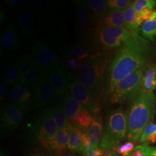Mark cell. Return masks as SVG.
<instances>
[{"label":"cell","mask_w":156,"mask_h":156,"mask_svg":"<svg viewBox=\"0 0 156 156\" xmlns=\"http://www.w3.org/2000/svg\"><path fill=\"white\" fill-rule=\"evenodd\" d=\"M151 50L149 41L138 33L119 48L109 66L106 82L108 95L124 78L146 65Z\"/></svg>","instance_id":"1"},{"label":"cell","mask_w":156,"mask_h":156,"mask_svg":"<svg viewBox=\"0 0 156 156\" xmlns=\"http://www.w3.org/2000/svg\"><path fill=\"white\" fill-rule=\"evenodd\" d=\"M129 102L127 140L137 143L147 126L154 121L156 96L153 92L146 93L141 89Z\"/></svg>","instance_id":"2"},{"label":"cell","mask_w":156,"mask_h":156,"mask_svg":"<svg viewBox=\"0 0 156 156\" xmlns=\"http://www.w3.org/2000/svg\"><path fill=\"white\" fill-rule=\"evenodd\" d=\"M109 66V57L104 51L84 59L76 72L77 77L99 101Z\"/></svg>","instance_id":"3"},{"label":"cell","mask_w":156,"mask_h":156,"mask_svg":"<svg viewBox=\"0 0 156 156\" xmlns=\"http://www.w3.org/2000/svg\"><path fill=\"white\" fill-rule=\"evenodd\" d=\"M128 120L127 112L122 108L110 112L106 118L105 132L100 147L105 150H113L124 140H127Z\"/></svg>","instance_id":"4"},{"label":"cell","mask_w":156,"mask_h":156,"mask_svg":"<svg viewBox=\"0 0 156 156\" xmlns=\"http://www.w3.org/2000/svg\"><path fill=\"white\" fill-rule=\"evenodd\" d=\"M58 128L51 108L41 109L30 123L31 140L40 147L51 151Z\"/></svg>","instance_id":"5"},{"label":"cell","mask_w":156,"mask_h":156,"mask_svg":"<svg viewBox=\"0 0 156 156\" xmlns=\"http://www.w3.org/2000/svg\"><path fill=\"white\" fill-rule=\"evenodd\" d=\"M145 66H142L119 82L109 94L112 104H122L129 101L142 89V79Z\"/></svg>","instance_id":"6"},{"label":"cell","mask_w":156,"mask_h":156,"mask_svg":"<svg viewBox=\"0 0 156 156\" xmlns=\"http://www.w3.org/2000/svg\"><path fill=\"white\" fill-rule=\"evenodd\" d=\"M125 27H98L96 33V42L105 50L120 48L136 34Z\"/></svg>","instance_id":"7"},{"label":"cell","mask_w":156,"mask_h":156,"mask_svg":"<svg viewBox=\"0 0 156 156\" xmlns=\"http://www.w3.org/2000/svg\"><path fill=\"white\" fill-rule=\"evenodd\" d=\"M68 92L71 96L82 105L86 107L93 116L100 114L98 101L90 93L74 74L69 73L67 75Z\"/></svg>","instance_id":"8"},{"label":"cell","mask_w":156,"mask_h":156,"mask_svg":"<svg viewBox=\"0 0 156 156\" xmlns=\"http://www.w3.org/2000/svg\"><path fill=\"white\" fill-rule=\"evenodd\" d=\"M35 108H43L54 104L57 98L49 76H39L32 84Z\"/></svg>","instance_id":"9"},{"label":"cell","mask_w":156,"mask_h":156,"mask_svg":"<svg viewBox=\"0 0 156 156\" xmlns=\"http://www.w3.org/2000/svg\"><path fill=\"white\" fill-rule=\"evenodd\" d=\"M31 55L40 73L50 71L58 65V56L50 47L41 41H38L34 45Z\"/></svg>","instance_id":"10"},{"label":"cell","mask_w":156,"mask_h":156,"mask_svg":"<svg viewBox=\"0 0 156 156\" xmlns=\"http://www.w3.org/2000/svg\"><path fill=\"white\" fill-rule=\"evenodd\" d=\"M26 112L12 104L4 105L1 112V133L3 135L11 133L22 123Z\"/></svg>","instance_id":"11"},{"label":"cell","mask_w":156,"mask_h":156,"mask_svg":"<svg viewBox=\"0 0 156 156\" xmlns=\"http://www.w3.org/2000/svg\"><path fill=\"white\" fill-rule=\"evenodd\" d=\"M10 103L26 112L35 106L33 91L29 85L17 82L12 87L9 94Z\"/></svg>","instance_id":"12"},{"label":"cell","mask_w":156,"mask_h":156,"mask_svg":"<svg viewBox=\"0 0 156 156\" xmlns=\"http://www.w3.org/2000/svg\"><path fill=\"white\" fill-rule=\"evenodd\" d=\"M75 13L76 24L80 31L86 32L93 27L96 19L86 1H77Z\"/></svg>","instance_id":"13"},{"label":"cell","mask_w":156,"mask_h":156,"mask_svg":"<svg viewBox=\"0 0 156 156\" xmlns=\"http://www.w3.org/2000/svg\"><path fill=\"white\" fill-rule=\"evenodd\" d=\"M98 45L95 40L89 38L82 39L76 44L73 45L68 50L67 54L73 57L83 60L86 58L101 52L100 50L98 49Z\"/></svg>","instance_id":"14"},{"label":"cell","mask_w":156,"mask_h":156,"mask_svg":"<svg viewBox=\"0 0 156 156\" xmlns=\"http://www.w3.org/2000/svg\"><path fill=\"white\" fill-rule=\"evenodd\" d=\"M49 77L55 90L57 98L62 100L69 93L67 75L64 69L59 65L56 66L49 71Z\"/></svg>","instance_id":"15"},{"label":"cell","mask_w":156,"mask_h":156,"mask_svg":"<svg viewBox=\"0 0 156 156\" xmlns=\"http://www.w3.org/2000/svg\"><path fill=\"white\" fill-rule=\"evenodd\" d=\"M1 44L2 49L8 51H17L20 50L22 44L19 34L15 26L10 24L4 30L1 36Z\"/></svg>","instance_id":"16"},{"label":"cell","mask_w":156,"mask_h":156,"mask_svg":"<svg viewBox=\"0 0 156 156\" xmlns=\"http://www.w3.org/2000/svg\"><path fill=\"white\" fill-rule=\"evenodd\" d=\"M18 22L23 35L27 40H31L35 36V31L30 9L25 7L19 12Z\"/></svg>","instance_id":"17"},{"label":"cell","mask_w":156,"mask_h":156,"mask_svg":"<svg viewBox=\"0 0 156 156\" xmlns=\"http://www.w3.org/2000/svg\"><path fill=\"white\" fill-rule=\"evenodd\" d=\"M67 131L69 136L68 149L73 153L82 154L84 149L83 131L70 123L68 125Z\"/></svg>","instance_id":"18"},{"label":"cell","mask_w":156,"mask_h":156,"mask_svg":"<svg viewBox=\"0 0 156 156\" xmlns=\"http://www.w3.org/2000/svg\"><path fill=\"white\" fill-rule=\"evenodd\" d=\"M103 125L100 115L93 116L92 122L87 131V135L92 147L94 149L100 148L102 137Z\"/></svg>","instance_id":"19"},{"label":"cell","mask_w":156,"mask_h":156,"mask_svg":"<svg viewBox=\"0 0 156 156\" xmlns=\"http://www.w3.org/2000/svg\"><path fill=\"white\" fill-rule=\"evenodd\" d=\"M99 27H125L124 11H108L106 15L98 22Z\"/></svg>","instance_id":"20"},{"label":"cell","mask_w":156,"mask_h":156,"mask_svg":"<svg viewBox=\"0 0 156 156\" xmlns=\"http://www.w3.org/2000/svg\"><path fill=\"white\" fill-rule=\"evenodd\" d=\"M156 89V64L151 63L145 66L142 79V90L148 93Z\"/></svg>","instance_id":"21"},{"label":"cell","mask_w":156,"mask_h":156,"mask_svg":"<svg viewBox=\"0 0 156 156\" xmlns=\"http://www.w3.org/2000/svg\"><path fill=\"white\" fill-rule=\"evenodd\" d=\"M62 100V105L66 116L69 122L71 123L74 117L86 107L76 100L69 93L66 95Z\"/></svg>","instance_id":"22"},{"label":"cell","mask_w":156,"mask_h":156,"mask_svg":"<svg viewBox=\"0 0 156 156\" xmlns=\"http://www.w3.org/2000/svg\"><path fill=\"white\" fill-rule=\"evenodd\" d=\"M125 19V28L130 31L138 33L140 25L143 22L138 14L135 11L133 5L124 11Z\"/></svg>","instance_id":"23"},{"label":"cell","mask_w":156,"mask_h":156,"mask_svg":"<svg viewBox=\"0 0 156 156\" xmlns=\"http://www.w3.org/2000/svg\"><path fill=\"white\" fill-rule=\"evenodd\" d=\"M68 140L67 128L58 129L51 151L58 154H62L68 149Z\"/></svg>","instance_id":"24"},{"label":"cell","mask_w":156,"mask_h":156,"mask_svg":"<svg viewBox=\"0 0 156 156\" xmlns=\"http://www.w3.org/2000/svg\"><path fill=\"white\" fill-rule=\"evenodd\" d=\"M93 119V116L86 108H84L74 117L72 122L70 123L87 133Z\"/></svg>","instance_id":"25"},{"label":"cell","mask_w":156,"mask_h":156,"mask_svg":"<svg viewBox=\"0 0 156 156\" xmlns=\"http://www.w3.org/2000/svg\"><path fill=\"white\" fill-rule=\"evenodd\" d=\"M3 76L7 84L12 87L20 81V71L17 62H12L7 66Z\"/></svg>","instance_id":"26"},{"label":"cell","mask_w":156,"mask_h":156,"mask_svg":"<svg viewBox=\"0 0 156 156\" xmlns=\"http://www.w3.org/2000/svg\"><path fill=\"white\" fill-rule=\"evenodd\" d=\"M86 2L93 12L98 22L109 11L107 6V2L105 0H87Z\"/></svg>","instance_id":"27"},{"label":"cell","mask_w":156,"mask_h":156,"mask_svg":"<svg viewBox=\"0 0 156 156\" xmlns=\"http://www.w3.org/2000/svg\"><path fill=\"white\" fill-rule=\"evenodd\" d=\"M51 109L58 129H67L69 122L66 116L63 105L58 104L51 108Z\"/></svg>","instance_id":"28"},{"label":"cell","mask_w":156,"mask_h":156,"mask_svg":"<svg viewBox=\"0 0 156 156\" xmlns=\"http://www.w3.org/2000/svg\"><path fill=\"white\" fill-rule=\"evenodd\" d=\"M140 144L143 145H150L156 143V123H149L146 127L140 138Z\"/></svg>","instance_id":"29"},{"label":"cell","mask_w":156,"mask_h":156,"mask_svg":"<svg viewBox=\"0 0 156 156\" xmlns=\"http://www.w3.org/2000/svg\"><path fill=\"white\" fill-rule=\"evenodd\" d=\"M17 62L19 68L20 79L27 73L35 64L32 55L28 53H24L20 56Z\"/></svg>","instance_id":"30"},{"label":"cell","mask_w":156,"mask_h":156,"mask_svg":"<svg viewBox=\"0 0 156 156\" xmlns=\"http://www.w3.org/2000/svg\"><path fill=\"white\" fill-rule=\"evenodd\" d=\"M141 29L144 38L154 41L156 38V19L146 21L143 23Z\"/></svg>","instance_id":"31"},{"label":"cell","mask_w":156,"mask_h":156,"mask_svg":"<svg viewBox=\"0 0 156 156\" xmlns=\"http://www.w3.org/2000/svg\"><path fill=\"white\" fill-rule=\"evenodd\" d=\"M127 156H156V146L137 145Z\"/></svg>","instance_id":"32"},{"label":"cell","mask_w":156,"mask_h":156,"mask_svg":"<svg viewBox=\"0 0 156 156\" xmlns=\"http://www.w3.org/2000/svg\"><path fill=\"white\" fill-rule=\"evenodd\" d=\"M107 6L109 11L117 10L124 11L133 4L134 1L131 0H108Z\"/></svg>","instance_id":"33"},{"label":"cell","mask_w":156,"mask_h":156,"mask_svg":"<svg viewBox=\"0 0 156 156\" xmlns=\"http://www.w3.org/2000/svg\"><path fill=\"white\" fill-rule=\"evenodd\" d=\"M156 6L155 0H136L134 1L133 6L137 13H140L144 8L154 10Z\"/></svg>","instance_id":"34"},{"label":"cell","mask_w":156,"mask_h":156,"mask_svg":"<svg viewBox=\"0 0 156 156\" xmlns=\"http://www.w3.org/2000/svg\"><path fill=\"white\" fill-rule=\"evenodd\" d=\"M39 71L38 68L34 64L32 67L27 73L20 79V82L22 83L29 85L30 84H33L37 79L38 75H39Z\"/></svg>","instance_id":"35"},{"label":"cell","mask_w":156,"mask_h":156,"mask_svg":"<svg viewBox=\"0 0 156 156\" xmlns=\"http://www.w3.org/2000/svg\"><path fill=\"white\" fill-rule=\"evenodd\" d=\"M82 60L76 57H67L64 59L63 64L64 67L69 71L76 72L82 63Z\"/></svg>","instance_id":"36"},{"label":"cell","mask_w":156,"mask_h":156,"mask_svg":"<svg viewBox=\"0 0 156 156\" xmlns=\"http://www.w3.org/2000/svg\"><path fill=\"white\" fill-rule=\"evenodd\" d=\"M135 144L133 142L127 141L125 143L118 145L113 151H115L120 156H127L136 147Z\"/></svg>","instance_id":"37"},{"label":"cell","mask_w":156,"mask_h":156,"mask_svg":"<svg viewBox=\"0 0 156 156\" xmlns=\"http://www.w3.org/2000/svg\"><path fill=\"white\" fill-rule=\"evenodd\" d=\"M102 149L101 148L94 149L92 147L91 144L84 146V149L82 156H101Z\"/></svg>","instance_id":"38"},{"label":"cell","mask_w":156,"mask_h":156,"mask_svg":"<svg viewBox=\"0 0 156 156\" xmlns=\"http://www.w3.org/2000/svg\"><path fill=\"white\" fill-rule=\"evenodd\" d=\"M3 2L6 5L11 8H16L27 4V1L24 0H4Z\"/></svg>","instance_id":"39"},{"label":"cell","mask_w":156,"mask_h":156,"mask_svg":"<svg viewBox=\"0 0 156 156\" xmlns=\"http://www.w3.org/2000/svg\"><path fill=\"white\" fill-rule=\"evenodd\" d=\"M6 87L7 83H6L5 80L4 76H1L0 79V100H3L5 97L6 93Z\"/></svg>","instance_id":"40"},{"label":"cell","mask_w":156,"mask_h":156,"mask_svg":"<svg viewBox=\"0 0 156 156\" xmlns=\"http://www.w3.org/2000/svg\"><path fill=\"white\" fill-rule=\"evenodd\" d=\"M102 149L101 156H119L115 151L112 150H105Z\"/></svg>","instance_id":"41"},{"label":"cell","mask_w":156,"mask_h":156,"mask_svg":"<svg viewBox=\"0 0 156 156\" xmlns=\"http://www.w3.org/2000/svg\"><path fill=\"white\" fill-rule=\"evenodd\" d=\"M6 16H7V15H6L5 10L4 8H1V10H0V23H1V25H2V23H3L5 21Z\"/></svg>","instance_id":"42"},{"label":"cell","mask_w":156,"mask_h":156,"mask_svg":"<svg viewBox=\"0 0 156 156\" xmlns=\"http://www.w3.org/2000/svg\"><path fill=\"white\" fill-rule=\"evenodd\" d=\"M28 156H49L47 154H41V153H37V154H31Z\"/></svg>","instance_id":"43"},{"label":"cell","mask_w":156,"mask_h":156,"mask_svg":"<svg viewBox=\"0 0 156 156\" xmlns=\"http://www.w3.org/2000/svg\"><path fill=\"white\" fill-rule=\"evenodd\" d=\"M0 156H7L5 154V153L4 152V151H2V149H1L0 151Z\"/></svg>","instance_id":"44"},{"label":"cell","mask_w":156,"mask_h":156,"mask_svg":"<svg viewBox=\"0 0 156 156\" xmlns=\"http://www.w3.org/2000/svg\"><path fill=\"white\" fill-rule=\"evenodd\" d=\"M75 156V155H68V156Z\"/></svg>","instance_id":"45"}]
</instances>
